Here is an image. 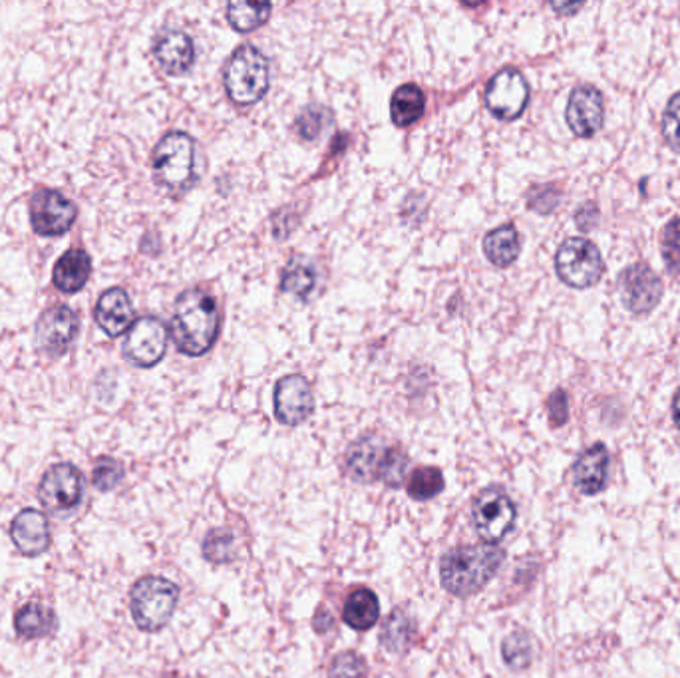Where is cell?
<instances>
[{"mask_svg":"<svg viewBox=\"0 0 680 678\" xmlns=\"http://www.w3.org/2000/svg\"><path fill=\"white\" fill-rule=\"evenodd\" d=\"M220 335V308L203 289H187L177 296L172 339L187 356H203Z\"/></svg>","mask_w":680,"mask_h":678,"instance_id":"6da1fadb","label":"cell"},{"mask_svg":"<svg viewBox=\"0 0 680 678\" xmlns=\"http://www.w3.org/2000/svg\"><path fill=\"white\" fill-rule=\"evenodd\" d=\"M504 561V549L490 543L450 549L439 561L442 587L456 597L476 595L492 581Z\"/></svg>","mask_w":680,"mask_h":678,"instance_id":"7a4b0ae2","label":"cell"},{"mask_svg":"<svg viewBox=\"0 0 680 678\" xmlns=\"http://www.w3.org/2000/svg\"><path fill=\"white\" fill-rule=\"evenodd\" d=\"M408 470L407 454L388 446L378 436H364L347 454V471L361 483L385 481L386 486H402Z\"/></svg>","mask_w":680,"mask_h":678,"instance_id":"3957f363","label":"cell"},{"mask_svg":"<svg viewBox=\"0 0 680 678\" xmlns=\"http://www.w3.org/2000/svg\"><path fill=\"white\" fill-rule=\"evenodd\" d=\"M157 186L172 194H184L198 182V145L186 131H169L155 145L152 155Z\"/></svg>","mask_w":680,"mask_h":678,"instance_id":"277c9868","label":"cell"},{"mask_svg":"<svg viewBox=\"0 0 680 678\" xmlns=\"http://www.w3.org/2000/svg\"><path fill=\"white\" fill-rule=\"evenodd\" d=\"M225 92L235 104L251 106L263 98L271 84V68L267 56L253 44H243L223 72Z\"/></svg>","mask_w":680,"mask_h":678,"instance_id":"5b68a950","label":"cell"},{"mask_svg":"<svg viewBox=\"0 0 680 678\" xmlns=\"http://www.w3.org/2000/svg\"><path fill=\"white\" fill-rule=\"evenodd\" d=\"M179 589L174 581L165 577H142L130 591V611L133 623L145 633L162 631L174 617Z\"/></svg>","mask_w":680,"mask_h":678,"instance_id":"8992f818","label":"cell"},{"mask_svg":"<svg viewBox=\"0 0 680 678\" xmlns=\"http://www.w3.org/2000/svg\"><path fill=\"white\" fill-rule=\"evenodd\" d=\"M555 271L567 287L589 289L599 283L603 277V255L593 241L570 237L563 241L558 249Z\"/></svg>","mask_w":680,"mask_h":678,"instance_id":"52a82bcc","label":"cell"},{"mask_svg":"<svg viewBox=\"0 0 680 678\" xmlns=\"http://www.w3.org/2000/svg\"><path fill=\"white\" fill-rule=\"evenodd\" d=\"M517 507L507 493L492 486L483 490L472 503V525L482 541L494 546L502 541L516 525Z\"/></svg>","mask_w":680,"mask_h":678,"instance_id":"ba28073f","label":"cell"},{"mask_svg":"<svg viewBox=\"0 0 680 678\" xmlns=\"http://www.w3.org/2000/svg\"><path fill=\"white\" fill-rule=\"evenodd\" d=\"M84 495V478L74 464H56L46 470L40 486L38 500L45 505L46 512L55 515H70L77 512Z\"/></svg>","mask_w":680,"mask_h":678,"instance_id":"9c48e42d","label":"cell"},{"mask_svg":"<svg viewBox=\"0 0 680 678\" xmlns=\"http://www.w3.org/2000/svg\"><path fill=\"white\" fill-rule=\"evenodd\" d=\"M78 327L80 323H78L77 313L70 306H50L36 320L34 347L40 356H45L48 361H56L65 356L70 347L74 344Z\"/></svg>","mask_w":680,"mask_h":678,"instance_id":"30bf717a","label":"cell"},{"mask_svg":"<svg viewBox=\"0 0 680 678\" xmlns=\"http://www.w3.org/2000/svg\"><path fill=\"white\" fill-rule=\"evenodd\" d=\"M31 225L36 235L60 237L74 227L77 203L56 189H36L28 201Z\"/></svg>","mask_w":680,"mask_h":678,"instance_id":"8fae6325","label":"cell"},{"mask_svg":"<svg viewBox=\"0 0 680 678\" xmlns=\"http://www.w3.org/2000/svg\"><path fill=\"white\" fill-rule=\"evenodd\" d=\"M167 350V330L155 317L136 318L121 344L124 359L138 369H152L162 361Z\"/></svg>","mask_w":680,"mask_h":678,"instance_id":"7c38bea8","label":"cell"},{"mask_svg":"<svg viewBox=\"0 0 680 678\" xmlns=\"http://www.w3.org/2000/svg\"><path fill=\"white\" fill-rule=\"evenodd\" d=\"M529 104V84L516 68H504L485 87V106L497 120H517Z\"/></svg>","mask_w":680,"mask_h":678,"instance_id":"4fadbf2b","label":"cell"},{"mask_svg":"<svg viewBox=\"0 0 680 678\" xmlns=\"http://www.w3.org/2000/svg\"><path fill=\"white\" fill-rule=\"evenodd\" d=\"M617 283L623 305L635 317H645L655 311L663 299V281L645 262L629 265Z\"/></svg>","mask_w":680,"mask_h":678,"instance_id":"5bb4252c","label":"cell"},{"mask_svg":"<svg viewBox=\"0 0 680 678\" xmlns=\"http://www.w3.org/2000/svg\"><path fill=\"white\" fill-rule=\"evenodd\" d=\"M274 418L285 426H298L313 414L315 400L305 376L289 374L274 384Z\"/></svg>","mask_w":680,"mask_h":678,"instance_id":"9a60e30c","label":"cell"},{"mask_svg":"<svg viewBox=\"0 0 680 678\" xmlns=\"http://www.w3.org/2000/svg\"><path fill=\"white\" fill-rule=\"evenodd\" d=\"M565 120L577 138L587 140L599 133L605 124L603 94L591 84L573 87L565 109Z\"/></svg>","mask_w":680,"mask_h":678,"instance_id":"2e32d148","label":"cell"},{"mask_svg":"<svg viewBox=\"0 0 680 678\" xmlns=\"http://www.w3.org/2000/svg\"><path fill=\"white\" fill-rule=\"evenodd\" d=\"M609 466H611V456H609L607 446L601 442L582 452L571 470V480H573L575 490L583 495H597L603 492L607 478H609Z\"/></svg>","mask_w":680,"mask_h":678,"instance_id":"e0dca14e","label":"cell"},{"mask_svg":"<svg viewBox=\"0 0 680 678\" xmlns=\"http://www.w3.org/2000/svg\"><path fill=\"white\" fill-rule=\"evenodd\" d=\"M11 539L14 547L26 556L36 558L50 547V525L40 510L26 507L12 519Z\"/></svg>","mask_w":680,"mask_h":678,"instance_id":"ac0fdd59","label":"cell"},{"mask_svg":"<svg viewBox=\"0 0 680 678\" xmlns=\"http://www.w3.org/2000/svg\"><path fill=\"white\" fill-rule=\"evenodd\" d=\"M154 56L164 72L172 77H181L194 68L196 46L189 34L169 28L155 38Z\"/></svg>","mask_w":680,"mask_h":678,"instance_id":"d6986e66","label":"cell"},{"mask_svg":"<svg viewBox=\"0 0 680 678\" xmlns=\"http://www.w3.org/2000/svg\"><path fill=\"white\" fill-rule=\"evenodd\" d=\"M94 318L98 323V327L112 337H120L126 335L133 323V305L130 295L121 289L114 287L99 295L96 308H94Z\"/></svg>","mask_w":680,"mask_h":678,"instance_id":"ffe728a7","label":"cell"},{"mask_svg":"<svg viewBox=\"0 0 680 678\" xmlns=\"http://www.w3.org/2000/svg\"><path fill=\"white\" fill-rule=\"evenodd\" d=\"M90 274H92V259H90L89 253L84 252L82 247H74V249H68L56 261L52 281H55L58 291L72 295V293H78L86 287Z\"/></svg>","mask_w":680,"mask_h":678,"instance_id":"44dd1931","label":"cell"},{"mask_svg":"<svg viewBox=\"0 0 680 678\" xmlns=\"http://www.w3.org/2000/svg\"><path fill=\"white\" fill-rule=\"evenodd\" d=\"M380 617V603L376 593L366 587L352 591L349 599L342 607V621L354 631H368L378 623Z\"/></svg>","mask_w":680,"mask_h":678,"instance_id":"7402d4cb","label":"cell"},{"mask_svg":"<svg viewBox=\"0 0 680 678\" xmlns=\"http://www.w3.org/2000/svg\"><path fill=\"white\" fill-rule=\"evenodd\" d=\"M56 615L43 603H26L14 615V631L26 641L43 639L55 633Z\"/></svg>","mask_w":680,"mask_h":678,"instance_id":"603a6c76","label":"cell"},{"mask_svg":"<svg viewBox=\"0 0 680 678\" xmlns=\"http://www.w3.org/2000/svg\"><path fill=\"white\" fill-rule=\"evenodd\" d=\"M521 252V241L516 225L505 223L502 227H495L483 237V253L488 261L494 262L495 267H509L516 262Z\"/></svg>","mask_w":680,"mask_h":678,"instance_id":"cb8c5ba5","label":"cell"},{"mask_svg":"<svg viewBox=\"0 0 680 678\" xmlns=\"http://www.w3.org/2000/svg\"><path fill=\"white\" fill-rule=\"evenodd\" d=\"M426 98L417 84H405L398 87L390 100V118L398 128H410L424 114Z\"/></svg>","mask_w":680,"mask_h":678,"instance_id":"d4e9b609","label":"cell"},{"mask_svg":"<svg viewBox=\"0 0 680 678\" xmlns=\"http://www.w3.org/2000/svg\"><path fill=\"white\" fill-rule=\"evenodd\" d=\"M317 287V271L315 267L303 259V257H293L286 262L283 274H281V291L286 295H293L298 301H307L313 295Z\"/></svg>","mask_w":680,"mask_h":678,"instance_id":"484cf974","label":"cell"},{"mask_svg":"<svg viewBox=\"0 0 680 678\" xmlns=\"http://www.w3.org/2000/svg\"><path fill=\"white\" fill-rule=\"evenodd\" d=\"M414 636V621L405 609H395L380 631V643L390 653L407 651Z\"/></svg>","mask_w":680,"mask_h":678,"instance_id":"4316f807","label":"cell"},{"mask_svg":"<svg viewBox=\"0 0 680 678\" xmlns=\"http://www.w3.org/2000/svg\"><path fill=\"white\" fill-rule=\"evenodd\" d=\"M273 7L261 2H230L227 21L237 33H253L261 24L269 21Z\"/></svg>","mask_w":680,"mask_h":678,"instance_id":"83f0119b","label":"cell"},{"mask_svg":"<svg viewBox=\"0 0 680 678\" xmlns=\"http://www.w3.org/2000/svg\"><path fill=\"white\" fill-rule=\"evenodd\" d=\"M534 653H536L534 636L524 629L507 634L502 643V656L505 665L512 670H526L534 663Z\"/></svg>","mask_w":680,"mask_h":678,"instance_id":"f1b7e54d","label":"cell"},{"mask_svg":"<svg viewBox=\"0 0 680 678\" xmlns=\"http://www.w3.org/2000/svg\"><path fill=\"white\" fill-rule=\"evenodd\" d=\"M407 490L412 500L426 502V500L436 498L444 490V476L438 468H432V466L418 468V470L412 471Z\"/></svg>","mask_w":680,"mask_h":678,"instance_id":"f546056e","label":"cell"},{"mask_svg":"<svg viewBox=\"0 0 680 678\" xmlns=\"http://www.w3.org/2000/svg\"><path fill=\"white\" fill-rule=\"evenodd\" d=\"M235 537L230 529H213L209 531L206 541H203V558L209 563L223 565L235 559Z\"/></svg>","mask_w":680,"mask_h":678,"instance_id":"4dcf8cb0","label":"cell"},{"mask_svg":"<svg viewBox=\"0 0 680 678\" xmlns=\"http://www.w3.org/2000/svg\"><path fill=\"white\" fill-rule=\"evenodd\" d=\"M330 120H332V116H330L329 109L310 106V108L303 109V114L296 118L295 133L301 140L313 142L329 126Z\"/></svg>","mask_w":680,"mask_h":678,"instance_id":"1f68e13d","label":"cell"},{"mask_svg":"<svg viewBox=\"0 0 680 678\" xmlns=\"http://www.w3.org/2000/svg\"><path fill=\"white\" fill-rule=\"evenodd\" d=\"M124 480V466L118 459L110 456H102L94 461L92 468V481L98 488L99 492H110L114 488L120 486Z\"/></svg>","mask_w":680,"mask_h":678,"instance_id":"d6a6232c","label":"cell"},{"mask_svg":"<svg viewBox=\"0 0 680 678\" xmlns=\"http://www.w3.org/2000/svg\"><path fill=\"white\" fill-rule=\"evenodd\" d=\"M660 253L670 273H680V218L670 219V223L663 231Z\"/></svg>","mask_w":680,"mask_h":678,"instance_id":"836d02e7","label":"cell"},{"mask_svg":"<svg viewBox=\"0 0 680 678\" xmlns=\"http://www.w3.org/2000/svg\"><path fill=\"white\" fill-rule=\"evenodd\" d=\"M366 661L354 651H344L330 663L329 678H366Z\"/></svg>","mask_w":680,"mask_h":678,"instance_id":"e575fe53","label":"cell"},{"mask_svg":"<svg viewBox=\"0 0 680 678\" xmlns=\"http://www.w3.org/2000/svg\"><path fill=\"white\" fill-rule=\"evenodd\" d=\"M561 201V191L555 186H536L527 194V206L538 213L548 215L555 211Z\"/></svg>","mask_w":680,"mask_h":678,"instance_id":"d590c367","label":"cell"},{"mask_svg":"<svg viewBox=\"0 0 680 678\" xmlns=\"http://www.w3.org/2000/svg\"><path fill=\"white\" fill-rule=\"evenodd\" d=\"M663 136L672 150L680 152V92L669 100L663 114Z\"/></svg>","mask_w":680,"mask_h":678,"instance_id":"8d00e7d4","label":"cell"},{"mask_svg":"<svg viewBox=\"0 0 680 678\" xmlns=\"http://www.w3.org/2000/svg\"><path fill=\"white\" fill-rule=\"evenodd\" d=\"M549 422L551 426L560 428L570 420V398L565 390H555L548 398Z\"/></svg>","mask_w":680,"mask_h":678,"instance_id":"74e56055","label":"cell"},{"mask_svg":"<svg viewBox=\"0 0 680 678\" xmlns=\"http://www.w3.org/2000/svg\"><path fill=\"white\" fill-rule=\"evenodd\" d=\"M597 218H599V211H597V208H595L593 203H589V206H582V209H579V211H577V215H575V219H577V225H579V230L583 231L593 230Z\"/></svg>","mask_w":680,"mask_h":678,"instance_id":"f35d334b","label":"cell"},{"mask_svg":"<svg viewBox=\"0 0 680 678\" xmlns=\"http://www.w3.org/2000/svg\"><path fill=\"white\" fill-rule=\"evenodd\" d=\"M315 631L317 633H327L332 629V624H335V619H332V615H330L327 609H318L317 615H315Z\"/></svg>","mask_w":680,"mask_h":678,"instance_id":"ab89813d","label":"cell"},{"mask_svg":"<svg viewBox=\"0 0 680 678\" xmlns=\"http://www.w3.org/2000/svg\"><path fill=\"white\" fill-rule=\"evenodd\" d=\"M672 418H675V424L680 430V386L677 394H675V400H672Z\"/></svg>","mask_w":680,"mask_h":678,"instance_id":"60d3db41","label":"cell"},{"mask_svg":"<svg viewBox=\"0 0 680 678\" xmlns=\"http://www.w3.org/2000/svg\"><path fill=\"white\" fill-rule=\"evenodd\" d=\"M582 7L583 4H573V7H571V4H567V7H553V9H555V11L558 12H575L579 11Z\"/></svg>","mask_w":680,"mask_h":678,"instance_id":"b9f144b4","label":"cell"}]
</instances>
